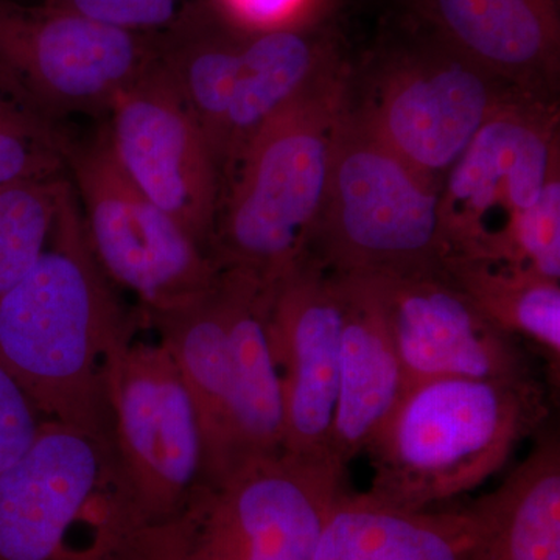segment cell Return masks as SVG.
I'll return each instance as SVG.
<instances>
[{
    "label": "cell",
    "mask_w": 560,
    "mask_h": 560,
    "mask_svg": "<svg viewBox=\"0 0 560 560\" xmlns=\"http://www.w3.org/2000/svg\"><path fill=\"white\" fill-rule=\"evenodd\" d=\"M412 16L515 90L556 102L560 0H416Z\"/></svg>",
    "instance_id": "15"
},
{
    "label": "cell",
    "mask_w": 560,
    "mask_h": 560,
    "mask_svg": "<svg viewBox=\"0 0 560 560\" xmlns=\"http://www.w3.org/2000/svg\"><path fill=\"white\" fill-rule=\"evenodd\" d=\"M442 271L490 323L534 342L559 377L560 280L471 257H451Z\"/></svg>",
    "instance_id": "23"
},
{
    "label": "cell",
    "mask_w": 560,
    "mask_h": 560,
    "mask_svg": "<svg viewBox=\"0 0 560 560\" xmlns=\"http://www.w3.org/2000/svg\"><path fill=\"white\" fill-rule=\"evenodd\" d=\"M361 278L381 305L407 388L441 377L534 375L521 340L490 323L442 268Z\"/></svg>",
    "instance_id": "14"
},
{
    "label": "cell",
    "mask_w": 560,
    "mask_h": 560,
    "mask_svg": "<svg viewBox=\"0 0 560 560\" xmlns=\"http://www.w3.org/2000/svg\"><path fill=\"white\" fill-rule=\"evenodd\" d=\"M43 422L27 394L0 363V474L31 447Z\"/></svg>",
    "instance_id": "29"
},
{
    "label": "cell",
    "mask_w": 560,
    "mask_h": 560,
    "mask_svg": "<svg viewBox=\"0 0 560 560\" xmlns=\"http://www.w3.org/2000/svg\"><path fill=\"white\" fill-rule=\"evenodd\" d=\"M463 510L408 511L346 488L327 515L315 560H467Z\"/></svg>",
    "instance_id": "21"
},
{
    "label": "cell",
    "mask_w": 560,
    "mask_h": 560,
    "mask_svg": "<svg viewBox=\"0 0 560 560\" xmlns=\"http://www.w3.org/2000/svg\"><path fill=\"white\" fill-rule=\"evenodd\" d=\"M108 27L154 35L171 28L200 0H50Z\"/></svg>",
    "instance_id": "28"
},
{
    "label": "cell",
    "mask_w": 560,
    "mask_h": 560,
    "mask_svg": "<svg viewBox=\"0 0 560 560\" xmlns=\"http://www.w3.org/2000/svg\"><path fill=\"white\" fill-rule=\"evenodd\" d=\"M346 469L289 455L202 480L167 521L147 526L140 560H315Z\"/></svg>",
    "instance_id": "7"
},
{
    "label": "cell",
    "mask_w": 560,
    "mask_h": 560,
    "mask_svg": "<svg viewBox=\"0 0 560 560\" xmlns=\"http://www.w3.org/2000/svg\"><path fill=\"white\" fill-rule=\"evenodd\" d=\"M158 33L88 20L47 0H0V94L54 128L75 116H106L156 58Z\"/></svg>",
    "instance_id": "9"
},
{
    "label": "cell",
    "mask_w": 560,
    "mask_h": 560,
    "mask_svg": "<svg viewBox=\"0 0 560 560\" xmlns=\"http://www.w3.org/2000/svg\"><path fill=\"white\" fill-rule=\"evenodd\" d=\"M62 154L92 254L142 315L178 307L215 282L212 257L128 178L105 125L83 139L65 132Z\"/></svg>",
    "instance_id": "8"
},
{
    "label": "cell",
    "mask_w": 560,
    "mask_h": 560,
    "mask_svg": "<svg viewBox=\"0 0 560 560\" xmlns=\"http://www.w3.org/2000/svg\"><path fill=\"white\" fill-rule=\"evenodd\" d=\"M350 70L346 60L335 65L250 139L221 195L210 243L220 270L270 283L307 254L348 108Z\"/></svg>",
    "instance_id": "3"
},
{
    "label": "cell",
    "mask_w": 560,
    "mask_h": 560,
    "mask_svg": "<svg viewBox=\"0 0 560 560\" xmlns=\"http://www.w3.org/2000/svg\"><path fill=\"white\" fill-rule=\"evenodd\" d=\"M558 171V103L521 97L501 106L442 183L448 259L499 264L518 219Z\"/></svg>",
    "instance_id": "11"
},
{
    "label": "cell",
    "mask_w": 560,
    "mask_h": 560,
    "mask_svg": "<svg viewBox=\"0 0 560 560\" xmlns=\"http://www.w3.org/2000/svg\"><path fill=\"white\" fill-rule=\"evenodd\" d=\"M139 329L110 353L106 381L121 475L140 521L153 526L205 480V444L171 352L158 338L140 340Z\"/></svg>",
    "instance_id": "10"
},
{
    "label": "cell",
    "mask_w": 560,
    "mask_h": 560,
    "mask_svg": "<svg viewBox=\"0 0 560 560\" xmlns=\"http://www.w3.org/2000/svg\"><path fill=\"white\" fill-rule=\"evenodd\" d=\"M550 415L536 375L415 383L366 448L368 495L408 511L438 510L480 488Z\"/></svg>",
    "instance_id": "2"
},
{
    "label": "cell",
    "mask_w": 560,
    "mask_h": 560,
    "mask_svg": "<svg viewBox=\"0 0 560 560\" xmlns=\"http://www.w3.org/2000/svg\"><path fill=\"white\" fill-rule=\"evenodd\" d=\"M140 320L95 260L68 178L46 249L0 296V363L44 420L113 438L109 357Z\"/></svg>",
    "instance_id": "1"
},
{
    "label": "cell",
    "mask_w": 560,
    "mask_h": 560,
    "mask_svg": "<svg viewBox=\"0 0 560 560\" xmlns=\"http://www.w3.org/2000/svg\"><path fill=\"white\" fill-rule=\"evenodd\" d=\"M499 264L560 280V171L518 219Z\"/></svg>",
    "instance_id": "26"
},
{
    "label": "cell",
    "mask_w": 560,
    "mask_h": 560,
    "mask_svg": "<svg viewBox=\"0 0 560 560\" xmlns=\"http://www.w3.org/2000/svg\"><path fill=\"white\" fill-rule=\"evenodd\" d=\"M308 256L337 275L441 270L451 256L441 186L411 167L348 108Z\"/></svg>",
    "instance_id": "6"
},
{
    "label": "cell",
    "mask_w": 560,
    "mask_h": 560,
    "mask_svg": "<svg viewBox=\"0 0 560 560\" xmlns=\"http://www.w3.org/2000/svg\"><path fill=\"white\" fill-rule=\"evenodd\" d=\"M521 97L529 95L469 60L415 16L383 40L363 68L350 70L349 109L441 189L486 121Z\"/></svg>",
    "instance_id": "5"
},
{
    "label": "cell",
    "mask_w": 560,
    "mask_h": 560,
    "mask_svg": "<svg viewBox=\"0 0 560 560\" xmlns=\"http://www.w3.org/2000/svg\"><path fill=\"white\" fill-rule=\"evenodd\" d=\"M467 560H560V441L541 434L499 488L464 508Z\"/></svg>",
    "instance_id": "20"
},
{
    "label": "cell",
    "mask_w": 560,
    "mask_h": 560,
    "mask_svg": "<svg viewBox=\"0 0 560 560\" xmlns=\"http://www.w3.org/2000/svg\"><path fill=\"white\" fill-rule=\"evenodd\" d=\"M231 276L171 311L142 315L171 352L189 389L205 444V480L231 470Z\"/></svg>",
    "instance_id": "16"
},
{
    "label": "cell",
    "mask_w": 560,
    "mask_h": 560,
    "mask_svg": "<svg viewBox=\"0 0 560 560\" xmlns=\"http://www.w3.org/2000/svg\"><path fill=\"white\" fill-rule=\"evenodd\" d=\"M338 276L345 298V327L331 456L346 469L370 447L404 396L407 382L370 283L361 276Z\"/></svg>",
    "instance_id": "17"
},
{
    "label": "cell",
    "mask_w": 560,
    "mask_h": 560,
    "mask_svg": "<svg viewBox=\"0 0 560 560\" xmlns=\"http://www.w3.org/2000/svg\"><path fill=\"white\" fill-rule=\"evenodd\" d=\"M106 117L110 150L128 178L210 256L223 178L208 140L156 58Z\"/></svg>",
    "instance_id": "12"
},
{
    "label": "cell",
    "mask_w": 560,
    "mask_h": 560,
    "mask_svg": "<svg viewBox=\"0 0 560 560\" xmlns=\"http://www.w3.org/2000/svg\"><path fill=\"white\" fill-rule=\"evenodd\" d=\"M342 327L340 276L308 254L270 282L268 338L282 383L283 455L338 464L331 456V430Z\"/></svg>",
    "instance_id": "13"
},
{
    "label": "cell",
    "mask_w": 560,
    "mask_h": 560,
    "mask_svg": "<svg viewBox=\"0 0 560 560\" xmlns=\"http://www.w3.org/2000/svg\"><path fill=\"white\" fill-rule=\"evenodd\" d=\"M248 38L249 32L232 27L201 0L158 33L156 60L208 140L219 168L224 124Z\"/></svg>",
    "instance_id": "22"
},
{
    "label": "cell",
    "mask_w": 560,
    "mask_h": 560,
    "mask_svg": "<svg viewBox=\"0 0 560 560\" xmlns=\"http://www.w3.org/2000/svg\"><path fill=\"white\" fill-rule=\"evenodd\" d=\"M65 132L0 94V184L66 175Z\"/></svg>",
    "instance_id": "25"
},
{
    "label": "cell",
    "mask_w": 560,
    "mask_h": 560,
    "mask_svg": "<svg viewBox=\"0 0 560 560\" xmlns=\"http://www.w3.org/2000/svg\"><path fill=\"white\" fill-rule=\"evenodd\" d=\"M145 528L113 438L44 420L0 474V560H136Z\"/></svg>",
    "instance_id": "4"
},
{
    "label": "cell",
    "mask_w": 560,
    "mask_h": 560,
    "mask_svg": "<svg viewBox=\"0 0 560 560\" xmlns=\"http://www.w3.org/2000/svg\"><path fill=\"white\" fill-rule=\"evenodd\" d=\"M66 183L68 175L0 184V296L46 249Z\"/></svg>",
    "instance_id": "24"
},
{
    "label": "cell",
    "mask_w": 560,
    "mask_h": 560,
    "mask_svg": "<svg viewBox=\"0 0 560 560\" xmlns=\"http://www.w3.org/2000/svg\"><path fill=\"white\" fill-rule=\"evenodd\" d=\"M341 60L340 39L326 24L249 33L221 142L223 187L256 132Z\"/></svg>",
    "instance_id": "18"
},
{
    "label": "cell",
    "mask_w": 560,
    "mask_h": 560,
    "mask_svg": "<svg viewBox=\"0 0 560 560\" xmlns=\"http://www.w3.org/2000/svg\"><path fill=\"white\" fill-rule=\"evenodd\" d=\"M232 27L249 33L324 24L334 0H201Z\"/></svg>",
    "instance_id": "27"
},
{
    "label": "cell",
    "mask_w": 560,
    "mask_h": 560,
    "mask_svg": "<svg viewBox=\"0 0 560 560\" xmlns=\"http://www.w3.org/2000/svg\"><path fill=\"white\" fill-rule=\"evenodd\" d=\"M228 271L231 276V470H234L250 459L282 455L285 411L282 383L268 338L270 283L246 271Z\"/></svg>",
    "instance_id": "19"
}]
</instances>
